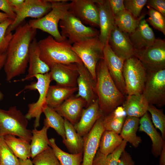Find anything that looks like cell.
<instances>
[{"label":"cell","instance_id":"5","mask_svg":"<svg viewBox=\"0 0 165 165\" xmlns=\"http://www.w3.org/2000/svg\"><path fill=\"white\" fill-rule=\"evenodd\" d=\"M28 120L16 106L8 110L0 108V136H17L30 142L32 134L27 128Z\"/></svg>","mask_w":165,"mask_h":165},{"label":"cell","instance_id":"4","mask_svg":"<svg viewBox=\"0 0 165 165\" xmlns=\"http://www.w3.org/2000/svg\"><path fill=\"white\" fill-rule=\"evenodd\" d=\"M52 4L51 10L43 17L30 20L28 22L30 26L45 32L55 39L61 41L64 40L58 28L60 20L67 14L70 2L66 0H50Z\"/></svg>","mask_w":165,"mask_h":165},{"label":"cell","instance_id":"39","mask_svg":"<svg viewBox=\"0 0 165 165\" xmlns=\"http://www.w3.org/2000/svg\"><path fill=\"white\" fill-rule=\"evenodd\" d=\"M32 162L34 165H61L51 147L36 156Z\"/></svg>","mask_w":165,"mask_h":165},{"label":"cell","instance_id":"31","mask_svg":"<svg viewBox=\"0 0 165 165\" xmlns=\"http://www.w3.org/2000/svg\"><path fill=\"white\" fill-rule=\"evenodd\" d=\"M3 137L7 145L19 159L24 160L31 157L30 142L14 135H6Z\"/></svg>","mask_w":165,"mask_h":165},{"label":"cell","instance_id":"18","mask_svg":"<svg viewBox=\"0 0 165 165\" xmlns=\"http://www.w3.org/2000/svg\"><path fill=\"white\" fill-rule=\"evenodd\" d=\"M108 44L117 55L125 60L134 56L135 49L129 34L121 31L116 26L110 35Z\"/></svg>","mask_w":165,"mask_h":165},{"label":"cell","instance_id":"48","mask_svg":"<svg viewBox=\"0 0 165 165\" xmlns=\"http://www.w3.org/2000/svg\"><path fill=\"white\" fill-rule=\"evenodd\" d=\"M159 165H165V145L163 147L160 155Z\"/></svg>","mask_w":165,"mask_h":165},{"label":"cell","instance_id":"29","mask_svg":"<svg viewBox=\"0 0 165 165\" xmlns=\"http://www.w3.org/2000/svg\"><path fill=\"white\" fill-rule=\"evenodd\" d=\"M49 128L44 126L40 130L36 128L32 130V136L30 144L31 157L32 159L36 156L49 148V140L48 138L47 132Z\"/></svg>","mask_w":165,"mask_h":165},{"label":"cell","instance_id":"12","mask_svg":"<svg viewBox=\"0 0 165 165\" xmlns=\"http://www.w3.org/2000/svg\"><path fill=\"white\" fill-rule=\"evenodd\" d=\"M50 0H25L22 5L15 12L16 17L8 28L6 33L15 30L26 18H41L51 9Z\"/></svg>","mask_w":165,"mask_h":165},{"label":"cell","instance_id":"9","mask_svg":"<svg viewBox=\"0 0 165 165\" xmlns=\"http://www.w3.org/2000/svg\"><path fill=\"white\" fill-rule=\"evenodd\" d=\"M35 77L37 79V82H33L25 86L24 88L18 93L16 95L25 90H37L39 93V97L37 101L28 105V110L25 116L27 119H30L35 118L34 127L35 128L39 126V121L43 108L47 105L46 97L50 84L52 81L49 73L44 74H37Z\"/></svg>","mask_w":165,"mask_h":165},{"label":"cell","instance_id":"17","mask_svg":"<svg viewBox=\"0 0 165 165\" xmlns=\"http://www.w3.org/2000/svg\"><path fill=\"white\" fill-rule=\"evenodd\" d=\"M99 15L100 32L98 36L101 42L108 43L110 35L116 26L114 16L108 0H95Z\"/></svg>","mask_w":165,"mask_h":165},{"label":"cell","instance_id":"41","mask_svg":"<svg viewBox=\"0 0 165 165\" xmlns=\"http://www.w3.org/2000/svg\"><path fill=\"white\" fill-rule=\"evenodd\" d=\"M147 7L149 16L146 20H147L154 28L165 35V16L149 6H147Z\"/></svg>","mask_w":165,"mask_h":165},{"label":"cell","instance_id":"11","mask_svg":"<svg viewBox=\"0 0 165 165\" xmlns=\"http://www.w3.org/2000/svg\"><path fill=\"white\" fill-rule=\"evenodd\" d=\"M134 56L141 62L146 72L165 69V41L156 38L154 43L144 49L135 50Z\"/></svg>","mask_w":165,"mask_h":165},{"label":"cell","instance_id":"50","mask_svg":"<svg viewBox=\"0 0 165 165\" xmlns=\"http://www.w3.org/2000/svg\"><path fill=\"white\" fill-rule=\"evenodd\" d=\"M19 165H34L32 161L29 159H28L24 160L19 159Z\"/></svg>","mask_w":165,"mask_h":165},{"label":"cell","instance_id":"53","mask_svg":"<svg viewBox=\"0 0 165 165\" xmlns=\"http://www.w3.org/2000/svg\"><path fill=\"white\" fill-rule=\"evenodd\" d=\"M1 54H1L0 53V56L1 55Z\"/></svg>","mask_w":165,"mask_h":165},{"label":"cell","instance_id":"46","mask_svg":"<svg viewBox=\"0 0 165 165\" xmlns=\"http://www.w3.org/2000/svg\"><path fill=\"white\" fill-rule=\"evenodd\" d=\"M118 165H135V163L130 154L124 150L119 158Z\"/></svg>","mask_w":165,"mask_h":165},{"label":"cell","instance_id":"28","mask_svg":"<svg viewBox=\"0 0 165 165\" xmlns=\"http://www.w3.org/2000/svg\"><path fill=\"white\" fill-rule=\"evenodd\" d=\"M140 118L127 116L119 134L123 140L129 143L136 148L142 142L141 138L137 136Z\"/></svg>","mask_w":165,"mask_h":165},{"label":"cell","instance_id":"8","mask_svg":"<svg viewBox=\"0 0 165 165\" xmlns=\"http://www.w3.org/2000/svg\"><path fill=\"white\" fill-rule=\"evenodd\" d=\"M147 72L141 62L133 56L125 60L123 68L126 94H142L146 79Z\"/></svg>","mask_w":165,"mask_h":165},{"label":"cell","instance_id":"52","mask_svg":"<svg viewBox=\"0 0 165 165\" xmlns=\"http://www.w3.org/2000/svg\"><path fill=\"white\" fill-rule=\"evenodd\" d=\"M1 85V83L0 82V86ZM3 98V94L0 91V101L2 100Z\"/></svg>","mask_w":165,"mask_h":165},{"label":"cell","instance_id":"42","mask_svg":"<svg viewBox=\"0 0 165 165\" xmlns=\"http://www.w3.org/2000/svg\"><path fill=\"white\" fill-rule=\"evenodd\" d=\"M147 0H125L124 3L125 9L135 18H138Z\"/></svg>","mask_w":165,"mask_h":165},{"label":"cell","instance_id":"13","mask_svg":"<svg viewBox=\"0 0 165 165\" xmlns=\"http://www.w3.org/2000/svg\"><path fill=\"white\" fill-rule=\"evenodd\" d=\"M68 12L84 24L99 27V15L95 0L71 1Z\"/></svg>","mask_w":165,"mask_h":165},{"label":"cell","instance_id":"2","mask_svg":"<svg viewBox=\"0 0 165 165\" xmlns=\"http://www.w3.org/2000/svg\"><path fill=\"white\" fill-rule=\"evenodd\" d=\"M96 72L95 92L100 110L105 116L123 104L125 98L116 85L103 59L98 62Z\"/></svg>","mask_w":165,"mask_h":165},{"label":"cell","instance_id":"26","mask_svg":"<svg viewBox=\"0 0 165 165\" xmlns=\"http://www.w3.org/2000/svg\"><path fill=\"white\" fill-rule=\"evenodd\" d=\"M78 88L62 86L57 85L49 86L46 97L47 105L54 108L72 97Z\"/></svg>","mask_w":165,"mask_h":165},{"label":"cell","instance_id":"23","mask_svg":"<svg viewBox=\"0 0 165 165\" xmlns=\"http://www.w3.org/2000/svg\"><path fill=\"white\" fill-rule=\"evenodd\" d=\"M129 37L135 50H137L150 46L156 39L152 30L144 18L141 21L134 31L129 34Z\"/></svg>","mask_w":165,"mask_h":165},{"label":"cell","instance_id":"38","mask_svg":"<svg viewBox=\"0 0 165 165\" xmlns=\"http://www.w3.org/2000/svg\"><path fill=\"white\" fill-rule=\"evenodd\" d=\"M148 111L150 113L152 123L156 128L160 131L162 138L165 139V116L163 110L154 105L149 104Z\"/></svg>","mask_w":165,"mask_h":165},{"label":"cell","instance_id":"15","mask_svg":"<svg viewBox=\"0 0 165 165\" xmlns=\"http://www.w3.org/2000/svg\"><path fill=\"white\" fill-rule=\"evenodd\" d=\"M103 57L113 80L118 89L125 96L126 92L123 75V68L125 60L117 55L108 43L104 47Z\"/></svg>","mask_w":165,"mask_h":165},{"label":"cell","instance_id":"47","mask_svg":"<svg viewBox=\"0 0 165 165\" xmlns=\"http://www.w3.org/2000/svg\"><path fill=\"white\" fill-rule=\"evenodd\" d=\"M9 1L13 11L15 13L22 5L24 0H9Z\"/></svg>","mask_w":165,"mask_h":165},{"label":"cell","instance_id":"37","mask_svg":"<svg viewBox=\"0 0 165 165\" xmlns=\"http://www.w3.org/2000/svg\"><path fill=\"white\" fill-rule=\"evenodd\" d=\"M0 165H19V159L0 136Z\"/></svg>","mask_w":165,"mask_h":165},{"label":"cell","instance_id":"40","mask_svg":"<svg viewBox=\"0 0 165 165\" xmlns=\"http://www.w3.org/2000/svg\"><path fill=\"white\" fill-rule=\"evenodd\" d=\"M13 20L9 18L0 23V53L6 52L9 43L12 38V32L6 33L7 31Z\"/></svg>","mask_w":165,"mask_h":165},{"label":"cell","instance_id":"27","mask_svg":"<svg viewBox=\"0 0 165 165\" xmlns=\"http://www.w3.org/2000/svg\"><path fill=\"white\" fill-rule=\"evenodd\" d=\"M65 138L63 143L72 154L83 152V138L76 131L74 125L64 119Z\"/></svg>","mask_w":165,"mask_h":165},{"label":"cell","instance_id":"20","mask_svg":"<svg viewBox=\"0 0 165 165\" xmlns=\"http://www.w3.org/2000/svg\"><path fill=\"white\" fill-rule=\"evenodd\" d=\"M86 105V101L81 97L72 96L53 109L74 125L79 120L83 108Z\"/></svg>","mask_w":165,"mask_h":165},{"label":"cell","instance_id":"35","mask_svg":"<svg viewBox=\"0 0 165 165\" xmlns=\"http://www.w3.org/2000/svg\"><path fill=\"white\" fill-rule=\"evenodd\" d=\"M50 145L58 159L61 165H82L83 153L70 154L64 152L57 145L55 139H49Z\"/></svg>","mask_w":165,"mask_h":165},{"label":"cell","instance_id":"24","mask_svg":"<svg viewBox=\"0 0 165 165\" xmlns=\"http://www.w3.org/2000/svg\"><path fill=\"white\" fill-rule=\"evenodd\" d=\"M138 130L148 136L152 142V154L156 157L159 156L165 145V140L154 127L147 112L140 119Z\"/></svg>","mask_w":165,"mask_h":165},{"label":"cell","instance_id":"22","mask_svg":"<svg viewBox=\"0 0 165 165\" xmlns=\"http://www.w3.org/2000/svg\"><path fill=\"white\" fill-rule=\"evenodd\" d=\"M28 73L24 78L17 81L32 80L37 74H44L50 70L49 67L40 58L38 42L35 38L30 46Z\"/></svg>","mask_w":165,"mask_h":165},{"label":"cell","instance_id":"7","mask_svg":"<svg viewBox=\"0 0 165 165\" xmlns=\"http://www.w3.org/2000/svg\"><path fill=\"white\" fill-rule=\"evenodd\" d=\"M59 25L61 36L71 45L98 36L99 34L97 30L85 25L68 12L60 20Z\"/></svg>","mask_w":165,"mask_h":165},{"label":"cell","instance_id":"3","mask_svg":"<svg viewBox=\"0 0 165 165\" xmlns=\"http://www.w3.org/2000/svg\"><path fill=\"white\" fill-rule=\"evenodd\" d=\"M38 44L41 59L50 68L57 64L83 63L66 40L58 41L50 35L38 42Z\"/></svg>","mask_w":165,"mask_h":165},{"label":"cell","instance_id":"1","mask_svg":"<svg viewBox=\"0 0 165 165\" xmlns=\"http://www.w3.org/2000/svg\"><path fill=\"white\" fill-rule=\"evenodd\" d=\"M36 30L28 22L15 29L6 52L4 67L6 81L9 82L25 73L29 61L30 45L35 38Z\"/></svg>","mask_w":165,"mask_h":165},{"label":"cell","instance_id":"10","mask_svg":"<svg viewBox=\"0 0 165 165\" xmlns=\"http://www.w3.org/2000/svg\"><path fill=\"white\" fill-rule=\"evenodd\" d=\"M147 73L142 94L149 104L163 107L165 105V69Z\"/></svg>","mask_w":165,"mask_h":165},{"label":"cell","instance_id":"32","mask_svg":"<svg viewBox=\"0 0 165 165\" xmlns=\"http://www.w3.org/2000/svg\"><path fill=\"white\" fill-rule=\"evenodd\" d=\"M145 16L142 15L135 18L125 9L114 16L115 25L121 31L130 34L134 31Z\"/></svg>","mask_w":165,"mask_h":165},{"label":"cell","instance_id":"14","mask_svg":"<svg viewBox=\"0 0 165 165\" xmlns=\"http://www.w3.org/2000/svg\"><path fill=\"white\" fill-rule=\"evenodd\" d=\"M104 116H101L83 138V158L82 165H93L95 156L98 149L102 135L105 130Z\"/></svg>","mask_w":165,"mask_h":165},{"label":"cell","instance_id":"54","mask_svg":"<svg viewBox=\"0 0 165 165\" xmlns=\"http://www.w3.org/2000/svg\"></svg>","mask_w":165,"mask_h":165},{"label":"cell","instance_id":"49","mask_svg":"<svg viewBox=\"0 0 165 165\" xmlns=\"http://www.w3.org/2000/svg\"><path fill=\"white\" fill-rule=\"evenodd\" d=\"M6 58V53L5 52L2 54L0 56V70L3 67L5 64Z\"/></svg>","mask_w":165,"mask_h":165},{"label":"cell","instance_id":"33","mask_svg":"<svg viewBox=\"0 0 165 165\" xmlns=\"http://www.w3.org/2000/svg\"><path fill=\"white\" fill-rule=\"evenodd\" d=\"M43 112L45 116L44 126L53 129L61 136L63 140L65 138L64 119L53 108L47 105L43 108Z\"/></svg>","mask_w":165,"mask_h":165},{"label":"cell","instance_id":"44","mask_svg":"<svg viewBox=\"0 0 165 165\" xmlns=\"http://www.w3.org/2000/svg\"><path fill=\"white\" fill-rule=\"evenodd\" d=\"M114 16L125 9L123 0H108Z\"/></svg>","mask_w":165,"mask_h":165},{"label":"cell","instance_id":"45","mask_svg":"<svg viewBox=\"0 0 165 165\" xmlns=\"http://www.w3.org/2000/svg\"><path fill=\"white\" fill-rule=\"evenodd\" d=\"M0 10L9 16L13 20L16 17V14L13 11L9 0H0Z\"/></svg>","mask_w":165,"mask_h":165},{"label":"cell","instance_id":"30","mask_svg":"<svg viewBox=\"0 0 165 165\" xmlns=\"http://www.w3.org/2000/svg\"><path fill=\"white\" fill-rule=\"evenodd\" d=\"M127 115L122 106L116 107L109 114L104 116L103 126L105 130L119 134Z\"/></svg>","mask_w":165,"mask_h":165},{"label":"cell","instance_id":"36","mask_svg":"<svg viewBox=\"0 0 165 165\" xmlns=\"http://www.w3.org/2000/svg\"><path fill=\"white\" fill-rule=\"evenodd\" d=\"M127 142L123 140L121 144L113 152L107 155L98 150L93 160V165H118V160L125 150Z\"/></svg>","mask_w":165,"mask_h":165},{"label":"cell","instance_id":"51","mask_svg":"<svg viewBox=\"0 0 165 165\" xmlns=\"http://www.w3.org/2000/svg\"><path fill=\"white\" fill-rule=\"evenodd\" d=\"M9 18H10V17L6 14L4 13L0 12V23L2 22Z\"/></svg>","mask_w":165,"mask_h":165},{"label":"cell","instance_id":"19","mask_svg":"<svg viewBox=\"0 0 165 165\" xmlns=\"http://www.w3.org/2000/svg\"><path fill=\"white\" fill-rule=\"evenodd\" d=\"M76 64L79 75L77 80L78 93L76 97L83 99L87 107L96 99V83L83 63Z\"/></svg>","mask_w":165,"mask_h":165},{"label":"cell","instance_id":"16","mask_svg":"<svg viewBox=\"0 0 165 165\" xmlns=\"http://www.w3.org/2000/svg\"><path fill=\"white\" fill-rule=\"evenodd\" d=\"M49 73L52 80L57 85L64 87H76L79 72L76 63L56 64L50 68Z\"/></svg>","mask_w":165,"mask_h":165},{"label":"cell","instance_id":"25","mask_svg":"<svg viewBox=\"0 0 165 165\" xmlns=\"http://www.w3.org/2000/svg\"><path fill=\"white\" fill-rule=\"evenodd\" d=\"M149 104L142 94L127 95L123 104L127 116L139 118L148 112Z\"/></svg>","mask_w":165,"mask_h":165},{"label":"cell","instance_id":"34","mask_svg":"<svg viewBox=\"0 0 165 165\" xmlns=\"http://www.w3.org/2000/svg\"><path fill=\"white\" fill-rule=\"evenodd\" d=\"M123 140L119 134L105 130L101 138L98 150L103 154L108 155L120 146Z\"/></svg>","mask_w":165,"mask_h":165},{"label":"cell","instance_id":"6","mask_svg":"<svg viewBox=\"0 0 165 165\" xmlns=\"http://www.w3.org/2000/svg\"><path fill=\"white\" fill-rule=\"evenodd\" d=\"M98 36L75 43L72 50L82 61L95 82H96V67L98 61L103 59L105 46Z\"/></svg>","mask_w":165,"mask_h":165},{"label":"cell","instance_id":"43","mask_svg":"<svg viewBox=\"0 0 165 165\" xmlns=\"http://www.w3.org/2000/svg\"><path fill=\"white\" fill-rule=\"evenodd\" d=\"M146 5L165 16V0H147Z\"/></svg>","mask_w":165,"mask_h":165},{"label":"cell","instance_id":"21","mask_svg":"<svg viewBox=\"0 0 165 165\" xmlns=\"http://www.w3.org/2000/svg\"><path fill=\"white\" fill-rule=\"evenodd\" d=\"M103 115L99 108L98 99L97 98L86 108L83 109L79 120L74 125V128L81 136L84 137Z\"/></svg>","mask_w":165,"mask_h":165}]
</instances>
